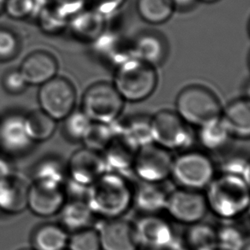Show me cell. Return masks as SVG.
Here are the masks:
<instances>
[{"mask_svg":"<svg viewBox=\"0 0 250 250\" xmlns=\"http://www.w3.org/2000/svg\"><path fill=\"white\" fill-rule=\"evenodd\" d=\"M216 167L209 156L196 150H188L172 162L171 176L179 188L201 191L215 178Z\"/></svg>","mask_w":250,"mask_h":250,"instance_id":"5b68a950","label":"cell"},{"mask_svg":"<svg viewBox=\"0 0 250 250\" xmlns=\"http://www.w3.org/2000/svg\"><path fill=\"white\" fill-rule=\"evenodd\" d=\"M133 189L121 173L106 172L89 186L85 201L94 215L121 218L132 205Z\"/></svg>","mask_w":250,"mask_h":250,"instance_id":"6da1fadb","label":"cell"},{"mask_svg":"<svg viewBox=\"0 0 250 250\" xmlns=\"http://www.w3.org/2000/svg\"><path fill=\"white\" fill-rule=\"evenodd\" d=\"M68 244L70 250H101L98 231L90 227L75 231Z\"/></svg>","mask_w":250,"mask_h":250,"instance_id":"74e56055","label":"cell"},{"mask_svg":"<svg viewBox=\"0 0 250 250\" xmlns=\"http://www.w3.org/2000/svg\"><path fill=\"white\" fill-rule=\"evenodd\" d=\"M91 44L95 55L101 61L115 68L132 58L131 42H127L115 32L105 30Z\"/></svg>","mask_w":250,"mask_h":250,"instance_id":"ac0fdd59","label":"cell"},{"mask_svg":"<svg viewBox=\"0 0 250 250\" xmlns=\"http://www.w3.org/2000/svg\"><path fill=\"white\" fill-rule=\"evenodd\" d=\"M13 174V167L10 160L0 155V180Z\"/></svg>","mask_w":250,"mask_h":250,"instance_id":"7bdbcfd3","label":"cell"},{"mask_svg":"<svg viewBox=\"0 0 250 250\" xmlns=\"http://www.w3.org/2000/svg\"><path fill=\"white\" fill-rule=\"evenodd\" d=\"M153 143L168 151L181 150L193 141L190 125L176 112L162 110L151 117Z\"/></svg>","mask_w":250,"mask_h":250,"instance_id":"52a82bcc","label":"cell"},{"mask_svg":"<svg viewBox=\"0 0 250 250\" xmlns=\"http://www.w3.org/2000/svg\"><path fill=\"white\" fill-rule=\"evenodd\" d=\"M20 42L17 34L8 28L0 27V62L10 61L18 54Z\"/></svg>","mask_w":250,"mask_h":250,"instance_id":"f35d334b","label":"cell"},{"mask_svg":"<svg viewBox=\"0 0 250 250\" xmlns=\"http://www.w3.org/2000/svg\"><path fill=\"white\" fill-rule=\"evenodd\" d=\"M115 132L122 133L138 148L152 144L151 117L135 115L122 123H113Z\"/></svg>","mask_w":250,"mask_h":250,"instance_id":"484cf974","label":"cell"},{"mask_svg":"<svg viewBox=\"0 0 250 250\" xmlns=\"http://www.w3.org/2000/svg\"><path fill=\"white\" fill-rule=\"evenodd\" d=\"M24 120L27 134L33 142H43L51 139L57 129V121L42 109L28 113Z\"/></svg>","mask_w":250,"mask_h":250,"instance_id":"f546056e","label":"cell"},{"mask_svg":"<svg viewBox=\"0 0 250 250\" xmlns=\"http://www.w3.org/2000/svg\"><path fill=\"white\" fill-rule=\"evenodd\" d=\"M208 209L205 195L201 191L183 188L168 193L165 208L172 219L189 225L201 222Z\"/></svg>","mask_w":250,"mask_h":250,"instance_id":"30bf717a","label":"cell"},{"mask_svg":"<svg viewBox=\"0 0 250 250\" xmlns=\"http://www.w3.org/2000/svg\"><path fill=\"white\" fill-rule=\"evenodd\" d=\"M217 247L222 250H244L249 241L244 230L232 225H225L216 230Z\"/></svg>","mask_w":250,"mask_h":250,"instance_id":"e575fe53","label":"cell"},{"mask_svg":"<svg viewBox=\"0 0 250 250\" xmlns=\"http://www.w3.org/2000/svg\"><path fill=\"white\" fill-rule=\"evenodd\" d=\"M27 85L28 84L19 69L7 72L3 76V88L10 94H20L26 90Z\"/></svg>","mask_w":250,"mask_h":250,"instance_id":"ab89813d","label":"cell"},{"mask_svg":"<svg viewBox=\"0 0 250 250\" xmlns=\"http://www.w3.org/2000/svg\"><path fill=\"white\" fill-rule=\"evenodd\" d=\"M139 247L146 250H169L175 237L166 220L156 214H145L133 224Z\"/></svg>","mask_w":250,"mask_h":250,"instance_id":"8fae6325","label":"cell"},{"mask_svg":"<svg viewBox=\"0 0 250 250\" xmlns=\"http://www.w3.org/2000/svg\"><path fill=\"white\" fill-rule=\"evenodd\" d=\"M91 122L82 110H73L64 119L63 133L73 142H82Z\"/></svg>","mask_w":250,"mask_h":250,"instance_id":"d590c367","label":"cell"},{"mask_svg":"<svg viewBox=\"0 0 250 250\" xmlns=\"http://www.w3.org/2000/svg\"><path fill=\"white\" fill-rule=\"evenodd\" d=\"M137 10L146 22L159 25L172 17L175 8L172 0H137Z\"/></svg>","mask_w":250,"mask_h":250,"instance_id":"4dcf8cb0","label":"cell"},{"mask_svg":"<svg viewBox=\"0 0 250 250\" xmlns=\"http://www.w3.org/2000/svg\"><path fill=\"white\" fill-rule=\"evenodd\" d=\"M115 134L113 124L92 122L82 142L84 148L103 153L111 142Z\"/></svg>","mask_w":250,"mask_h":250,"instance_id":"1f68e13d","label":"cell"},{"mask_svg":"<svg viewBox=\"0 0 250 250\" xmlns=\"http://www.w3.org/2000/svg\"><path fill=\"white\" fill-rule=\"evenodd\" d=\"M33 143L27 134L23 115L11 114L0 121V146L6 152L22 154Z\"/></svg>","mask_w":250,"mask_h":250,"instance_id":"9a60e30c","label":"cell"},{"mask_svg":"<svg viewBox=\"0 0 250 250\" xmlns=\"http://www.w3.org/2000/svg\"><path fill=\"white\" fill-rule=\"evenodd\" d=\"M139 148L125 136L115 132V136L103 152L107 169L113 172H126L132 169Z\"/></svg>","mask_w":250,"mask_h":250,"instance_id":"d6986e66","label":"cell"},{"mask_svg":"<svg viewBox=\"0 0 250 250\" xmlns=\"http://www.w3.org/2000/svg\"><path fill=\"white\" fill-rule=\"evenodd\" d=\"M176 113L190 125H202L221 117L222 108L219 99L209 89L189 85L183 89L176 99Z\"/></svg>","mask_w":250,"mask_h":250,"instance_id":"277c9868","label":"cell"},{"mask_svg":"<svg viewBox=\"0 0 250 250\" xmlns=\"http://www.w3.org/2000/svg\"><path fill=\"white\" fill-rule=\"evenodd\" d=\"M4 4H5V0H0V13L3 11Z\"/></svg>","mask_w":250,"mask_h":250,"instance_id":"f6af8a7d","label":"cell"},{"mask_svg":"<svg viewBox=\"0 0 250 250\" xmlns=\"http://www.w3.org/2000/svg\"><path fill=\"white\" fill-rule=\"evenodd\" d=\"M87 2L91 9L98 11L108 20V17L114 16L123 6L125 0H87Z\"/></svg>","mask_w":250,"mask_h":250,"instance_id":"60d3db41","label":"cell"},{"mask_svg":"<svg viewBox=\"0 0 250 250\" xmlns=\"http://www.w3.org/2000/svg\"><path fill=\"white\" fill-rule=\"evenodd\" d=\"M220 250V249H219V248H216V249H214V250Z\"/></svg>","mask_w":250,"mask_h":250,"instance_id":"7dc6e473","label":"cell"},{"mask_svg":"<svg viewBox=\"0 0 250 250\" xmlns=\"http://www.w3.org/2000/svg\"><path fill=\"white\" fill-rule=\"evenodd\" d=\"M172 162L170 151L152 143L138 149L132 170L143 182L161 184L171 176Z\"/></svg>","mask_w":250,"mask_h":250,"instance_id":"9c48e42d","label":"cell"},{"mask_svg":"<svg viewBox=\"0 0 250 250\" xmlns=\"http://www.w3.org/2000/svg\"><path fill=\"white\" fill-rule=\"evenodd\" d=\"M220 167L222 173L238 176L250 184V162L243 153L227 154L220 160Z\"/></svg>","mask_w":250,"mask_h":250,"instance_id":"8d00e7d4","label":"cell"},{"mask_svg":"<svg viewBox=\"0 0 250 250\" xmlns=\"http://www.w3.org/2000/svg\"><path fill=\"white\" fill-rule=\"evenodd\" d=\"M168 52L167 41L156 32H143L131 41L132 58L156 67L166 60Z\"/></svg>","mask_w":250,"mask_h":250,"instance_id":"2e32d148","label":"cell"},{"mask_svg":"<svg viewBox=\"0 0 250 250\" xmlns=\"http://www.w3.org/2000/svg\"><path fill=\"white\" fill-rule=\"evenodd\" d=\"M51 3L68 18L84 10L87 0H51Z\"/></svg>","mask_w":250,"mask_h":250,"instance_id":"b9f144b4","label":"cell"},{"mask_svg":"<svg viewBox=\"0 0 250 250\" xmlns=\"http://www.w3.org/2000/svg\"><path fill=\"white\" fill-rule=\"evenodd\" d=\"M178 243V250H213L218 248L216 230L200 222L193 224Z\"/></svg>","mask_w":250,"mask_h":250,"instance_id":"4316f807","label":"cell"},{"mask_svg":"<svg viewBox=\"0 0 250 250\" xmlns=\"http://www.w3.org/2000/svg\"><path fill=\"white\" fill-rule=\"evenodd\" d=\"M199 1H202L203 3H217V2H218V1H220V0H199Z\"/></svg>","mask_w":250,"mask_h":250,"instance_id":"bcb514c9","label":"cell"},{"mask_svg":"<svg viewBox=\"0 0 250 250\" xmlns=\"http://www.w3.org/2000/svg\"><path fill=\"white\" fill-rule=\"evenodd\" d=\"M38 101L44 113L57 122L62 121L75 110L76 91L68 80L56 76L41 84Z\"/></svg>","mask_w":250,"mask_h":250,"instance_id":"ba28073f","label":"cell"},{"mask_svg":"<svg viewBox=\"0 0 250 250\" xmlns=\"http://www.w3.org/2000/svg\"><path fill=\"white\" fill-rule=\"evenodd\" d=\"M68 28L79 41L92 43L106 30L107 19L98 11L84 8L69 18Z\"/></svg>","mask_w":250,"mask_h":250,"instance_id":"ffe728a7","label":"cell"},{"mask_svg":"<svg viewBox=\"0 0 250 250\" xmlns=\"http://www.w3.org/2000/svg\"><path fill=\"white\" fill-rule=\"evenodd\" d=\"M59 213L62 227L74 232L90 227L95 216L85 199L66 201Z\"/></svg>","mask_w":250,"mask_h":250,"instance_id":"cb8c5ba5","label":"cell"},{"mask_svg":"<svg viewBox=\"0 0 250 250\" xmlns=\"http://www.w3.org/2000/svg\"><path fill=\"white\" fill-rule=\"evenodd\" d=\"M197 139L204 149L212 152L223 150L230 141V132L221 117L198 127Z\"/></svg>","mask_w":250,"mask_h":250,"instance_id":"f1b7e54d","label":"cell"},{"mask_svg":"<svg viewBox=\"0 0 250 250\" xmlns=\"http://www.w3.org/2000/svg\"><path fill=\"white\" fill-rule=\"evenodd\" d=\"M103 250H137L139 249L133 224L121 218L107 220L98 230Z\"/></svg>","mask_w":250,"mask_h":250,"instance_id":"4fadbf2b","label":"cell"},{"mask_svg":"<svg viewBox=\"0 0 250 250\" xmlns=\"http://www.w3.org/2000/svg\"><path fill=\"white\" fill-rule=\"evenodd\" d=\"M34 184L44 187L62 188L68 178L67 165L56 157H49L38 163L33 173Z\"/></svg>","mask_w":250,"mask_h":250,"instance_id":"d4e9b609","label":"cell"},{"mask_svg":"<svg viewBox=\"0 0 250 250\" xmlns=\"http://www.w3.org/2000/svg\"><path fill=\"white\" fill-rule=\"evenodd\" d=\"M19 70L28 85L41 86L57 76L58 62L47 51H34L24 59Z\"/></svg>","mask_w":250,"mask_h":250,"instance_id":"5bb4252c","label":"cell"},{"mask_svg":"<svg viewBox=\"0 0 250 250\" xmlns=\"http://www.w3.org/2000/svg\"><path fill=\"white\" fill-rule=\"evenodd\" d=\"M250 184L238 176L222 173L207 187V205L217 216L227 220L244 214L250 206Z\"/></svg>","mask_w":250,"mask_h":250,"instance_id":"7a4b0ae2","label":"cell"},{"mask_svg":"<svg viewBox=\"0 0 250 250\" xmlns=\"http://www.w3.org/2000/svg\"><path fill=\"white\" fill-rule=\"evenodd\" d=\"M167 196L160 184L141 181L133 189L132 204L144 214H156L166 208Z\"/></svg>","mask_w":250,"mask_h":250,"instance_id":"7402d4cb","label":"cell"},{"mask_svg":"<svg viewBox=\"0 0 250 250\" xmlns=\"http://www.w3.org/2000/svg\"></svg>","mask_w":250,"mask_h":250,"instance_id":"c3c4849f","label":"cell"},{"mask_svg":"<svg viewBox=\"0 0 250 250\" xmlns=\"http://www.w3.org/2000/svg\"><path fill=\"white\" fill-rule=\"evenodd\" d=\"M36 19L39 27L44 34L56 35L68 28L69 18L62 13L51 2L42 9Z\"/></svg>","mask_w":250,"mask_h":250,"instance_id":"d6a6232c","label":"cell"},{"mask_svg":"<svg viewBox=\"0 0 250 250\" xmlns=\"http://www.w3.org/2000/svg\"><path fill=\"white\" fill-rule=\"evenodd\" d=\"M124 102L113 84L98 82L84 91L82 110L92 122L113 124L122 114Z\"/></svg>","mask_w":250,"mask_h":250,"instance_id":"8992f818","label":"cell"},{"mask_svg":"<svg viewBox=\"0 0 250 250\" xmlns=\"http://www.w3.org/2000/svg\"><path fill=\"white\" fill-rule=\"evenodd\" d=\"M157 82L155 67L131 58L115 68L113 85L124 101L137 103L149 98Z\"/></svg>","mask_w":250,"mask_h":250,"instance_id":"3957f363","label":"cell"},{"mask_svg":"<svg viewBox=\"0 0 250 250\" xmlns=\"http://www.w3.org/2000/svg\"><path fill=\"white\" fill-rule=\"evenodd\" d=\"M49 0H5L4 9L9 17L23 20L27 18H35L45 5Z\"/></svg>","mask_w":250,"mask_h":250,"instance_id":"836d02e7","label":"cell"},{"mask_svg":"<svg viewBox=\"0 0 250 250\" xmlns=\"http://www.w3.org/2000/svg\"><path fill=\"white\" fill-rule=\"evenodd\" d=\"M67 201L63 188L32 184L27 194V208L38 216L51 217L59 213Z\"/></svg>","mask_w":250,"mask_h":250,"instance_id":"e0dca14e","label":"cell"},{"mask_svg":"<svg viewBox=\"0 0 250 250\" xmlns=\"http://www.w3.org/2000/svg\"><path fill=\"white\" fill-rule=\"evenodd\" d=\"M67 170L68 179L86 188L108 172L102 153L84 147L72 155Z\"/></svg>","mask_w":250,"mask_h":250,"instance_id":"7c38bea8","label":"cell"},{"mask_svg":"<svg viewBox=\"0 0 250 250\" xmlns=\"http://www.w3.org/2000/svg\"><path fill=\"white\" fill-rule=\"evenodd\" d=\"M221 119L231 137L248 139L250 136V104L249 98L230 103L222 111Z\"/></svg>","mask_w":250,"mask_h":250,"instance_id":"603a6c76","label":"cell"},{"mask_svg":"<svg viewBox=\"0 0 250 250\" xmlns=\"http://www.w3.org/2000/svg\"><path fill=\"white\" fill-rule=\"evenodd\" d=\"M197 0H172L175 10H186L191 9Z\"/></svg>","mask_w":250,"mask_h":250,"instance_id":"ee69618b","label":"cell"},{"mask_svg":"<svg viewBox=\"0 0 250 250\" xmlns=\"http://www.w3.org/2000/svg\"><path fill=\"white\" fill-rule=\"evenodd\" d=\"M34 250H63L68 245L67 230L61 225L44 224L33 235Z\"/></svg>","mask_w":250,"mask_h":250,"instance_id":"83f0119b","label":"cell"},{"mask_svg":"<svg viewBox=\"0 0 250 250\" xmlns=\"http://www.w3.org/2000/svg\"><path fill=\"white\" fill-rule=\"evenodd\" d=\"M29 186L17 176L0 180V210L10 214L22 213L27 208Z\"/></svg>","mask_w":250,"mask_h":250,"instance_id":"44dd1931","label":"cell"}]
</instances>
